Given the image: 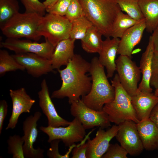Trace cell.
Instances as JSON below:
<instances>
[{"label": "cell", "instance_id": "obj_1", "mask_svg": "<svg viewBox=\"0 0 158 158\" xmlns=\"http://www.w3.org/2000/svg\"><path fill=\"white\" fill-rule=\"evenodd\" d=\"M90 63L81 55L75 54L64 69L58 70L62 83L60 88L54 91L51 98L63 99L67 97L70 104L80 99L90 92L92 78L87 74L89 72Z\"/></svg>", "mask_w": 158, "mask_h": 158}, {"label": "cell", "instance_id": "obj_2", "mask_svg": "<svg viewBox=\"0 0 158 158\" xmlns=\"http://www.w3.org/2000/svg\"><path fill=\"white\" fill-rule=\"evenodd\" d=\"M90 64L89 73L92 80L91 89L87 94L81 97V99L89 108L101 111L105 104L114 99L115 89L109 83L104 67L99 63L98 58L93 57Z\"/></svg>", "mask_w": 158, "mask_h": 158}, {"label": "cell", "instance_id": "obj_3", "mask_svg": "<svg viewBox=\"0 0 158 158\" xmlns=\"http://www.w3.org/2000/svg\"><path fill=\"white\" fill-rule=\"evenodd\" d=\"M85 16L106 38L111 37L114 22L121 11L116 0H79Z\"/></svg>", "mask_w": 158, "mask_h": 158}, {"label": "cell", "instance_id": "obj_4", "mask_svg": "<svg viewBox=\"0 0 158 158\" xmlns=\"http://www.w3.org/2000/svg\"><path fill=\"white\" fill-rule=\"evenodd\" d=\"M115 95L114 99L103 106L102 110L108 115L111 122L117 125L127 121L140 122L131 102V97L121 84L117 73L111 80Z\"/></svg>", "mask_w": 158, "mask_h": 158}, {"label": "cell", "instance_id": "obj_5", "mask_svg": "<svg viewBox=\"0 0 158 158\" xmlns=\"http://www.w3.org/2000/svg\"><path fill=\"white\" fill-rule=\"evenodd\" d=\"M42 17L35 13L18 12L0 28L7 38H25L37 42L41 37L38 29Z\"/></svg>", "mask_w": 158, "mask_h": 158}, {"label": "cell", "instance_id": "obj_6", "mask_svg": "<svg viewBox=\"0 0 158 158\" xmlns=\"http://www.w3.org/2000/svg\"><path fill=\"white\" fill-rule=\"evenodd\" d=\"M72 23L65 16L48 13L42 16L38 31L54 46L70 38Z\"/></svg>", "mask_w": 158, "mask_h": 158}, {"label": "cell", "instance_id": "obj_7", "mask_svg": "<svg viewBox=\"0 0 158 158\" xmlns=\"http://www.w3.org/2000/svg\"><path fill=\"white\" fill-rule=\"evenodd\" d=\"M40 129L48 136L49 143L54 140L59 139L65 146L69 147L76 142L82 141L86 136V129L78 119L75 117L66 126H41Z\"/></svg>", "mask_w": 158, "mask_h": 158}, {"label": "cell", "instance_id": "obj_8", "mask_svg": "<svg viewBox=\"0 0 158 158\" xmlns=\"http://www.w3.org/2000/svg\"><path fill=\"white\" fill-rule=\"evenodd\" d=\"M116 71L121 85L132 97L138 90V83L141 77L139 67L131 58L119 55L116 60Z\"/></svg>", "mask_w": 158, "mask_h": 158}, {"label": "cell", "instance_id": "obj_9", "mask_svg": "<svg viewBox=\"0 0 158 158\" xmlns=\"http://www.w3.org/2000/svg\"><path fill=\"white\" fill-rule=\"evenodd\" d=\"M71 105V115L78 119L85 129L96 126L104 129L111 126L108 116L104 111L89 108L81 99L73 102Z\"/></svg>", "mask_w": 158, "mask_h": 158}, {"label": "cell", "instance_id": "obj_10", "mask_svg": "<svg viewBox=\"0 0 158 158\" xmlns=\"http://www.w3.org/2000/svg\"><path fill=\"white\" fill-rule=\"evenodd\" d=\"M39 43L31 40L7 38L0 43V46L14 51L15 54L30 53L51 60L54 50V46L47 40Z\"/></svg>", "mask_w": 158, "mask_h": 158}, {"label": "cell", "instance_id": "obj_11", "mask_svg": "<svg viewBox=\"0 0 158 158\" xmlns=\"http://www.w3.org/2000/svg\"><path fill=\"white\" fill-rule=\"evenodd\" d=\"M118 125L119 129L115 137L120 145L131 156L140 154L144 148L137 123L132 121H127Z\"/></svg>", "mask_w": 158, "mask_h": 158}, {"label": "cell", "instance_id": "obj_12", "mask_svg": "<svg viewBox=\"0 0 158 158\" xmlns=\"http://www.w3.org/2000/svg\"><path fill=\"white\" fill-rule=\"evenodd\" d=\"M40 111L35 112L33 115L27 117L23 123L24 140L23 150L25 158H43L44 150L38 147L35 149L33 144L36 140L38 131L37 122L42 116Z\"/></svg>", "mask_w": 158, "mask_h": 158}, {"label": "cell", "instance_id": "obj_13", "mask_svg": "<svg viewBox=\"0 0 158 158\" xmlns=\"http://www.w3.org/2000/svg\"><path fill=\"white\" fill-rule=\"evenodd\" d=\"M12 56L33 77L38 78L49 73H55L51 60L37 54L25 53L15 54Z\"/></svg>", "mask_w": 158, "mask_h": 158}, {"label": "cell", "instance_id": "obj_14", "mask_svg": "<svg viewBox=\"0 0 158 158\" xmlns=\"http://www.w3.org/2000/svg\"><path fill=\"white\" fill-rule=\"evenodd\" d=\"M9 95L12 102V111L6 130L14 129L20 116L23 113H30L35 102V100L28 94L23 87L15 90L10 89Z\"/></svg>", "mask_w": 158, "mask_h": 158}, {"label": "cell", "instance_id": "obj_15", "mask_svg": "<svg viewBox=\"0 0 158 158\" xmlns=\"http://www.w3.org/2000/svg\"><path fill=\"white\" fill-rule=\"evenodd\" d=\"M119 129L118 125H113L107 130L100 127L95 137L91 140L88 138L87 142L86 158H101L107 151L110 142L115 137Z\"/></svg>", "mask_w": 158, "mask_h": 158}, {"label": "cell", "instance_id": "obj_16", "mask_svg": "<svg viewBox=\"0 0 158 158\" xmlns=\"http://www.w3.org/2000/svg\"><path fill=\"white\" fill-rule=\"evenodd\" d=\"M41 89L38 92L39 105L43 113L47 117L48 126L56 127L66 126L71 121L63 118L58 114L50 96L48 87L45 79L42 81Z\"/></svg>", "mask_w": 158, "mask_h": 158}, {"label": "cell", "instance_id": "obj_17", "mask_svg": "<svg viewBox=\"0 0 158 158\" xmlns=\"http://www.w3.org/2000/svg\"><path fill=\"white\" fill-rule=\"evenodd\" d=\"M145 29L144 19L127 30L120 38L117 54L131 58L133 50L140 41Z\"/></svg>", "mask_w": 158, "mask_h": 158}, {"label": "cell", "instance_id": "obj_18", "mask_svg": "<svg viewBox=\"0 0 158 158\" xmlns=\"http://www.w3.org/2000/svg\"><path fill=\"white\" fill-rule=\"evenodd\" d=\"M120 40L118 38L107 37L103 41L101 49L98 53V60L105 67L108 78L112 77L116 71V58Z\"/></svg>", "mask_w": 158, "mask_h": 158}, {"label": "cell", "instance_id": "obj_19", "mask_svg": "<svg viewBox=\"0 0 158 158\" xmlns=\"http://www.w3.org/2000/svg\"><path fill=\"white\" fill-rule=\"evenodd\" d=\"M131 102L140 121L149 118L150 114L158 103V96L154 93L138 90L131 97Z\"/></svg>", "mask_w": 158, "mask_h": 158}, {"label": "cell", "instance_id": "obj_20", "mask_svg": "<svg viewBox=\"0 0 158 158\" xmlns=\"http://www.w3.org/2000/svg\"><path fill=\"white\" fill-rule=\"evenodd\" d=\"M154 55V51L152 37H149L148 44L145 51L142 54L140 61L139 68L142 75L138 89L152 92V89L150 85L151 75L152 62Z\"/></svg>", "mask_w": 158, "mask_h": 158}, {"label": "cell", "instance_id": "obj_21", "mask_svg": "<svg viewBox=\"0 0 158 158\" xmlns=\"http://www.w3.org/2000/svg\"><path fill=\"white\" fill-rule=\"evenodd\" d=\"M137 129L144 149L158 150V128L149 118L137 123Z\"/></svg>", "mask_w": 158, "mask_h": 158}, {"label": "cell", "instance_id": "obj_22", "mask_svg": "<svg viewBox=\"0 0 158 158\" xmlns=\"http://www.w3.org/2000/svg\"><path fill=\"white\" fill-rule=\"evenodd\" d=\"M75 40L70 38L59 42L56 46L51 61L54 69L66 66L73 57Z\"/></svg>", "mask_w": 158, "mask_h": 158}, {"label": "cell", "instance_id": "obj_23", "mask_svg": "<svg viewBox=\"0 0 158 158\" xmlns=\"http://www.w3.org/2000/svg\"><path fill=\"white\" fill-rule=\"evenodd\" d=\"M139 4L145 21L146 30L152 32L158 26V0H139Z\"/></svg>", "mask_w": 158, "mask_h": 158}, {"label": "cell", "instance_id": "obj_24", "mask_svg": "<svg viewBox=\"0 0 158 158\" xmlns=\"http://www.w3.org/2000/svg\"><path fill=\"white\" fill-rule=\"evenodd\" d=\"M102 35L98 29L93 25L89 29L84 38L81 40L83 49L87 53H99L102 46Z\"/></svg>", "mask_w": 158, "mask_h": 158}, {"label": "cell", "instance_id": "obj_25", "mask_svg": "<svg viewBox=\"0 0 158 158\" xmlns=\"http://www.w3.org/2000/svg\"><path fill=\"white\" fill-rule=\"evenodd\" d=\"M139 22L121 11L113 24L111 37L120 39L127 30Z\"/></svg>", "mask_w": 158, "mask_h": 158}, {"label": "cell", "instance_id": "obj_26", "mask_svg": "<svg viewBox=\"0 0 158 158\" xmlns=\"http://www.w3.org/2000/svg\"><path fill=\"white\" fill-rule=\"evenodd\" d=\"M25 68L14 59L12 55L4 49L0 50V75H4L6 73L17 70L23 71Z\"/></svg>", "mask_w": 158, "mask_h": 158}, {"label": "cell", "instance_id": "obj_27", "mask_svg": "<svg viewBox=\"0 0 158 158\" xmlns=\"http://www.w3.org/2000/svg\"><path fill=\"white\" fill-rule=\"evenodd\" d=\"M70 33V39L81 40L84 38L87 31L93 25L85 16H82L72 23Z\"/></svg>", "mask_w": 158, "mask_h": 158}, {"label": "cell", "instance_id": "obj_28", "mask_svg": "<svg viewBox=\"0 0 158 158\" xmlns=\"http://www.w3.org/2000/svg\"><path fill=\"white\" fill-rule=\"evenodd\" d=\"M18 0H0V27L19 12Z\"/></svg>", "mask_w": 158, "mask_h": 158}, {"label": "cell", "instance_id": "obj_29", "mask_svg": "<svg viewBox=\"0 0 158 158\" xmlns=\"http://www.w3.org/2000/svg\"><path fill=\"white\" fill-rule=\"evenodd\" d=\"M121 11L134 20L144 19L139 4V0H116Z\"/></svg>", "mask_w": 158, "mask_h": 158}, {"label": "cell", "instance_id": "obj_30", "mask_svg": "<svg viewBox=\"0 0 158 158\" xmlns=\"http://www.w3.org/2000/svg\"><path fill=\"white\" fill-rule=\"evenodd\" d=\"M8 152L13 158H24L23 150L24 140L23 136L17 135L10 136L7 140Z\"/></svg>", "mask_w": 158, "mask_h": 158}, {"label": "cell", "instance_id": "obj_31", "mask_svg": "<svg viewBox=\"0 0 158 158\" xmlns=\"http://www.w3.org/2000/svg\"><path fill=\"white\" fill-rule=\"evenodd\" d=\"M25 8L27 13H35L43 16L45 15V6L39 0H19Z\"/></svg>", "mask_w": 158, "mask_h": 158}, {"label": "cell", "instance_id": "obj_32", "mask_svg": "<svg viewBox=\"0 0 158 158\" xmlns=\"http://www.w3.org/2000/svg\"><path fill=\"white\" fill-rule=\"evenodd\" d=\"M84 16L85 14L83 8L79 0H72L65 17L72 23Z\"/></svg>", "mask_w": 158, "mask_h": 158}, {"label": "cell", "instance_id": "obj_33", "mask_svg": "<svg viewBox=\"0 0 158 158\" xmlns=\"http://www.w3.org/2000/svg\"><path fill=\"white\" fill-rule=\"evenodd\" d=\"M59 139L53 140L49 143L50 147L48 150L47 156L49 158H69L73 149L76 145L75 144L69 147L68 150L64 155L61 154L59 151V145L61 141Z\"/></svg>", "mask_w": 158, "mask_h": 158}, {"label": "cell", "instance_id": "obj_34", "mask_svg": "<svg viewBox=\"0 0 158 158\" xmlns=\"http://www.w3.org/2000/svg\"><path fill=\"white\" fill-rule=\"evenodd\" d=\"M126 151L117 143L110 144L106 152L102 158H127Z\"/></svg>", "mask_w": 158, "mask_h": 158}, {"label": "cell", "instance_id": "obj_35", "mask_svg": "<svg viewBox=\"0 0 158 158\" xmlns=\"http://www.w3.org/2000/svg\"><path fill=\"white\" fill-rule=\"evenodd\" d=\"M72 0H59L50 9L48 13L65 16Z\"/></svg>", "mask_w": 158, "mask_h": 158}, {"label": "cell", "instance_id": "obj_36", "mask_svg": "<svg viewBox=\"0 0 158 158\" xmlns=\"http://www.w3.org/2000/svg\"><path fill=\"white\" fill-rule=\"evenodd\" d=\"M150 85L155 89L158 87V56L154 54L152 62Z\"/></svg>", "mask_w": 158, "mask_h": 158}, {"label": "cell", "instance_id": "obj_37", "mask_svg": "<svg viewBox=\"0 0 158 158\" xmlns=\"http://www.w3.org/2000/svg\"><path fill=\"white\" fill-rule=\"evenodd\" d=\"M83 140L81 142L77 145L71 152L72 158H86V152L87 148V142Z\"/></svg>", "mask_w": 158, "mask_h": 158}, {"label": "cell", "instance_id": "obj_38", "mask_svg": "<svg viewBox=\"0 0 158 158\" xmlns=\"http://www.w3.org/2000/svg\"><path fill=\"white\" fill-rule=\"evenodd\" d=\"M8 105L7 102L4 99L0 101V134L3 129L4 120L7 114Z\"/></svg>", "mask_w": 158, "mask_h": 158}, {"label": "cell", "instance_id": "obj_39", "mask_svg": "<svg viewBox=\"0 0 158 158\" xmlns=\"http://www.w3.org/2000/svg\"><path fill=\"white\" fill-rule=\"evenodd\" d=\"M152 36L153 42L154 54L158 56V26L153 32Z\"/></svg>", "mask_w": 158, "mask_h": 158}, {"label": "cell", "instance_id": "obj_40", "mask_svg": "<svg viewBox=\"0 0 158 158\" xmlns=\"http://www.w3.org/2000/svg\"><path fill=\"white\" fill-rule=\"evenodd\" d=\"M149 118L158 128V103L152 110Z\"/></svg>", "mask_w": 158, "mask_h": 158}, {"label": "cell", "instance_id": "obj_41", "mask_svg": "<svg viewBox=\"0 0 158 158\" xmlns=\"http://www.w3.org/2000/svg\"><path fill=\"white\" fill-rule=\"evenodd\" d=\"M59 0H45L43 2L47 11L51 8Z\"/></svg>", "mask_w": 158, "mask_h": 158}, {"label": "cell", "instance_id": "obj_42", "mask_svg": "<svg viewBox=\"0 0 158 158\" xmlns=\"http://www.w3.org/2000/svg\"><path fill=\"white\" fill-rule=\"evenodd\" d=\"M154 94L156 96H158V87L156 89H155Z\"/></svg>", "mask_w": 158, "mask_h": 158}]
</instances>
